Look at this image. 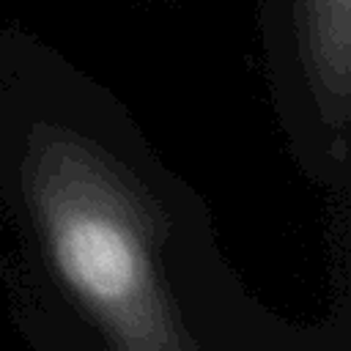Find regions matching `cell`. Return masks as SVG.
I'll list each match as a JSON object with an SVG mask.
<instances>
[{
  "label": "cell",
  "instance_id": "obj_1",
  "mask_svg": "<svg viewBox=\"0 0 351 351\" xmlns=\"http://www.w3.org/2000/svg\"><path fill=\"white\" fill-rule=\"evenodd\" d=\"M49 244L66 282L123 337L156 332L154 274L140 233L99 195H58L47 208Z\"/></svg>",
  "mask_w": 351,
  "mask_h": 351
},
{
  "label": "cell",
  "instance_id": "obj_2",
  "mask_svg": "<svg viewBox=\"0 0 351 351\" xmlns=\"http://www.w3.org/2000/svg\"><path fill=\"white\" fill-rule=\"evenodd\" d=\"M318 8V52L326 60L329 71L346 85L348 69V0H315Z\"/></svg>",
  "mask_w": 351,
  "mask_h": 351
}]
</instances>
